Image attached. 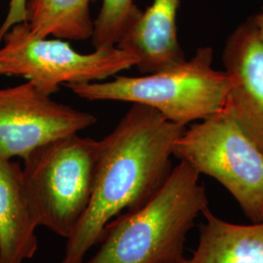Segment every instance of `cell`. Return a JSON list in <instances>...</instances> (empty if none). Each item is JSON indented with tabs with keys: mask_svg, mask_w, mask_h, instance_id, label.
<instances>
[{
	"mask_svg": "<svg viewBox=\"0 0 263 263\" xmlns=\"http://www.w3.org/2000/svg\"><path fill=\"white\" fill-rule=\"evenodd\" d=\"M186 126L144 104H132L115 128L98 141L94 190L61 263H83L113 218L144 206L173 170L174 147Z\"/></svg>",
	"mask_w": 263,
	"mask_h": 263,
	"instance_id": "1",
	"label": "cell"
},
{
	"mask_svg": "<svg viewBox=\"0 0 263 263\" xmlns=\"http://www.w3.org/2000/svg\"><path fill=\"white\" fill-rule=\"evenodd\" d=\"M199 178L190 165L179 161L144 206L105 226L99 251L83 263H179L188 232L209 208Z\"/></svg>",
	"mask_w": 263,
	"mask_h": 263,
	"instance_id": "2",
	"label": "cell"
},
{
	"mask_svg": "<svg viewBox=\"0 0 263 263\" xmlns=\"http://www.w3.org/2000/svg\"><path fill=\"white\" fill-rule=\"evenodd\" d=\"M66 87L87 101L144 104L170 121L186 126L224 109L230 80L226 71L213 68L212 48L202 47L190 60L155 73Z\"/></svg>",
	"mask_w": 263,
	"mask_h": 263,
	"instance_id": "3",
	"label": "cell"
},
{
	"mask_svg": "<svg viewBox=\"0 0 263 263\" xmlns=\"http://www.w3.org/2000/svg\"><path fill=\"white\" fill-rule=\"evenodd\" d=\"M23 160L25 186L38 224L68 239L93 195L98 141L73 135L44 144Z\"/></svg>",
	"mask_w": 263,
	"mask_h": 263,
	"instance_id": "4",
	"label": "cell"
},
{
	"mask_svg": "<svg viewBox=\"0 0 263 263\" xmlns=\"http://www.w3.org/2000/svg\"><path fill=\"white\" fill-rule=\"evenodd\" d=\"M174 156L216 179L252 222H262L263 152L226 110L186 128Z\"/></svg>",
	"mask_w": 263,
	"mask_h": 263,
	"instance_id": "5",
	"label": "cell"
},
{
	"mask_svg": "<svg viewBox=\"0 0 263 263\" xmlns=\"http://www.w3.org/2000/svg\"><path fill=\"white\" fill-rule=\"evenodd\" d=\"M137 64L136 57L117 46L79 53L60 38L34 35L27 23L13 26L0 43V76L25 78L48 96L61 86L104 81Z\"/></svg>",
	"mask_w": 263,
	"mask_h": 263,
	"instance_id": "6",
	"label": "cell"
},
{
	"mask_svg": "<svg viewBox=\"0 0 263 263\" xmlns=\"http://www.w3.org/2000/svg\"><path fill=\"white\" fill-rule=\"evenodd\" d=\"M97 123L93 114L57 103L26 82L0 89V159H24L49 142Z\"/></svg>",
	"mask_w": 263,
	"mask_h": 263,
	"instance_id": "7",
	"label": "cell"
},
{
	"mask_svg": "<svg viewBox=\"0 0 263 263\" xmlns=\"http://www.w3.org/2000/svg\"><path fill=\"white\" fill-rule=\"evenodd\" d=\"M222 62L230 80L223 110L263 152V44L252 18L227 38Z\"/></svg>",
	"mask_w": 263,
	"mask_h": 263,
	"instance_id": "8",
	"label": "cell"
},
{
	"mask_svg": "<svg viewBox=\"0 0 263 263\" xmlns=\"http://www.w3.org/2000/svg\"><path fill=\"white\" fill-rule=\"evenodd\" d=\"M180 0H153L141 19L117 47L137 58L136 67L151 74L183 63L186 59L178 38L177 17Z\"/></svg>",
	"mask_w": 263,
	"mask_h": 263,
	"instance_id": "9",
	"label": "cell"
},
{
	"mask_svg": "<svg viewBox=\"0 0 263 263\" xmlns=\"http://www.w3.org/2000/svg\"><path fill=\"white\" fill-rule=\"evenodd\" d=\"M37 218L30 206L23 168L0 159V263H24L37 252Z\"/></svg>",
	"mask_w": 263,
	"mask_h": 263,
	"instance_id": "10",
	"label": "cell"
},
{
	"mask_svg": "<svg viewBox=\"0 0 263 263\" xmlns=\"http://www.w3.org/2000/svg\"><path fill=\"white\" fill-rule=\"evenodd\" d=\"M202 215L197 248L179 263H263V221L236 224L215 216L210 209Z\"/></svg>",
	"mask_w": 263,
	"mask_h": 263,
	"instance_id": "11",
	"label": "cell"
},
{
	"mask_svg": "<svg viewBox=\"0 0 263 263\" xmlns=\"http://www.w3.org/2000/svg\"><path fill=\"white\" fill-rule=\"evenodd\" d=\"M98 0H28L26 23L38 37L66 40L92 37L90 5Z\"/></svg>",
	"mask_w": 263,
	"mask_h": 263,
	"instance_id": "12",
	"label": "cell"
},
{
	"mask_svg": "<svg viewBox=\"0 0 263 263\" xmlns=\"http://www.w3.org/2000/svg\"><path fill=\"white\" fill-rule=\"evenodd\" d=\"M142 12L135 0H103L91 37L95 50L116 47L141 19Z\"/></svg>",
	"mask_w": 263,
	"mask_h": 263,
	"instance_id": "13",
	"label": "cell"
},
{
	"mask_svg": "<svg viewBox=\"0 0 263 263\" xmlns=\"http://www.w3.org/2000/svg\"><path fill=\"white\" fill-rule=\"evenodd\" d=\"M28 0H10L9 9L3 24L0 27V43L5 33L13 26L26 23Z\"/></svg>",
	"mask_w": 263,
	"mask_h": 263,
	"instance_id": "14",
	"label": "cell"
},
{
	"mask_svg": "<svg viewBox=\"0 0 263 263\" xmlns=\"http://www.w3.org/2000/svg\"><path fill=\"white\" fill-rule=\"evenodd\" d=\"M252 19L254 22V27L256 28L258 38L260 39V41L262 42L263 44V6L260 12L257 13Z\"/></svg>",
	"mask_w": 263,
	"mask_h": 263,
	"instance_id": "15",
	"label": "cell"
}]
</instances>
